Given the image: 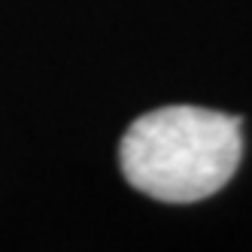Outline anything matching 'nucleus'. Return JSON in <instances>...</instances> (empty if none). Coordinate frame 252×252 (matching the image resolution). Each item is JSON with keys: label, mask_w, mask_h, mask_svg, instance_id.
I'll list each match as a JSON object with an SVG mask.
<instances>
[{"label": "nucleus", "mask_w": 252, "mask_h": 252, "mask_svg": "<svg viewBox=\"0 0 252 252\" xmlns=\"http://www.w3.org/2000/svg\"><path fill=\"white\" fill-rule=\"evenodd\" d=\"M243 155L240 119L201 106H161L140 116L122 137L125 179L167 204L216 194Z\"/></svg>", "instance_id": "obj_1"}]
</instances>
